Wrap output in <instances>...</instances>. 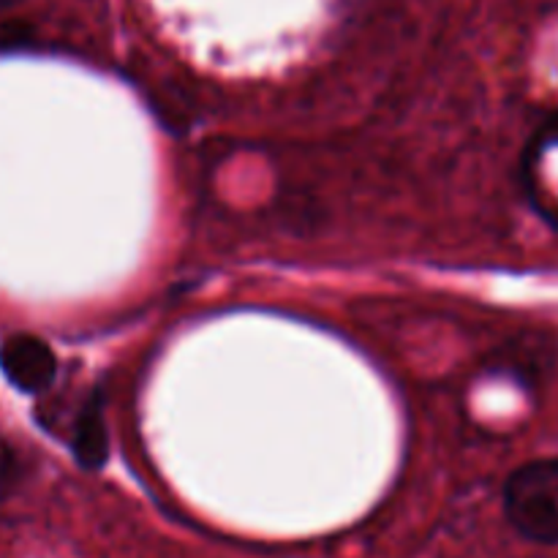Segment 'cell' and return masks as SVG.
I'll return each mask as SVG.
<instances>
[{"label": "cell", "instance_id": "obj_1", "mask_svg": "<svg viewBox=\"0 0 558 558\" xmlns=\"http://www.w3.org/2000/svg\"><path fill=\"white\" fill-rule=\"evenodd\" d=\"M505 512L521 537L558 545V458L515 469L505 485Z\"/></svg>", "mask_w": 558, "mask_h": 558}, {"label": "cell", "instance_id": "obj_2", "mask_svg": "<svg viewBox=\"0 0 558 558\" xmlns=\"http://www.w3.org/2000/svg\"><path fill=\"white\" fill-rule=\"evenodd\" d=\"M0 371L25 396H38L49 390L58 376V357L52 347L31 332H16L0 343Z\"/></svg>", "mask_w": 558, "mask_h": 558}, {"label": "cell", "instance_id": "obj_3", "mask_svg": "<svg viewBox=\"0 0 558 558\" xmlns=\"http://www.w3.org/2000/svg\"><path fill=\"white\" fill-rule=\"evenodd\" d=\"M71 450L80 466L101 469L109 458V430L104 417L101 392H93L82 409L76 412L74 428H71Z\"/></svg>", "mask_w": 558, "mask_h": 558}, {"label": "cell", "instance_id": "obj_4", "mask_svg": "<svg viewBox=\"0 0 558 558\" xmlns=\"http://www.w3.org/2000/svg\"><path fill=\"white\" fill-rule=\"evenodd\" d=\"M22 477V463L16 456L14 447L9 441L0 439V501H5L11 496V490L16 488Z\"/></svg>", "mask_w": 558, "mask_h": 558}, {"label": "cell", "instance_id": "obj_5", "mask_svg": "<svg viewBox=\"0 0 558 558\" xmlns=\"http://www.w3.org/2000/svg\"><path fill=\"white\" fill-rule=\"evenodd\" d=\"M22 0H0V16L3 14H9L11 9H16V5H20Z\"/></svg>", "mask_w": 558, "mask_h": 558}]
</instances>
